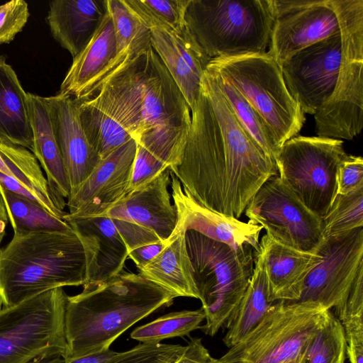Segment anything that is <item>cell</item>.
<instances>
[{
    "instance_id": "cell-1",
    "label": "cell",
    "mask_w": 363,
    "mask_h": 363,
    "mask_svg": "<svg viewBox=\"0 0 363 363\" xmlns=\"http://www.w3.org/2000/svg\"><path fill=\"white\" fill-rule=\"evenodd\" d=\"M171 292L139 273L124 270L98 284H85L78 294L67 296L63 360L110 348L137 322L170 306Z\"/></svg>"
},
{
    "instance_id": "cell-2",
    "label": "cell",
    "mask_w": 363,
    "mask_h": 363,
    "mask_svg": "<svg viewBox=\"0 0 363 363\" xmlns=\"http://www.w3.org/2000/svg\"><path fill=\"white\" fill-rule=\"evenodd\" d=\"M191 111V123L182 158L169 171L199 203L239 219L267 180L244 167L225 149L202 85Z\"/></svg>"
},
{
    "instance_id": "cell-3",
    "label": "cell",
    "mask_w": 363,
    "mask_h": 363,
    "mask_svg": "<svg viewBox=\"0 0 363 363\" xmlns=\"http://www.w3.org/2000/svg\"><path fill=\"white\" fill-rule=\"evenodd\" d=\"M86 262L72 230L13 233L0 248V304L17 305L48 291L83 286Z\"/></svg>"
},
{
    "instance_id": "cell-4",
    "label": "cell",
    "mask_w": 363,
    "mask_h": 363,
    "mask_svg": "<svg viewBox=\"0 0 363 363\" xmlns=\"http://www.w3.org/2000/svg\"><path fill=\"white\" fill-rule=\"evenodd\" d=\"M274 18V0H190L185 16L210 59L266 52Z\"/></svg>"
},
{
    "instance_id": "cell-5",
    "label": "cell",
    "mask_w": 363,
    "mask_h": 363,
    "mask_svg": "<svg viewBox=\"0 0 363 363\" xmlns=\"http://www.w3.org/2000/svg\"><path fill=\"white\" fill-rule=\"evenodd\" d=\"M188 253L206 323L214 336L235 313L252 276L257 252L250 245L232 247L194 230L186 232Z\"/></svg>"
},
{
    "instance_id": "cell-6",
    "label": "cell",
    "mask_w": 363,
    "mask_h": 363,
    "mask_svg": "<svg viewBox=\"0 0 363 363\" xmlns=\"http://www.w3.org/2000/svg\"><path fill=\"white\" fill-rule=\"evenodd\" d=\"M142 133L136 140L160 162L179 164L191 123L180 89L152 46L141 54Z\"/></svg>"
},
{
    "instance_id": "cell-7",
    "label": "cell",
    "mask_w": 363,
    "mask_h": 363,
    "mask_svg": "<svg viewBox=\"0 0 363 363\" xmlns=\"http://www.w3.org/2000/svg\"><path fill=\"white\" fill-rule=\"evenodd\" d=\"M341 35L335 89L314 114L318 137L350 140L363 127V0H332Z\"/></svg>"
},
{
    "instance_id": "cell-8",
    "label": "cell",
    "mask_w": 363,
    "mask_h": 363,
    "mask_svg": "<svg viewBox=\"0 0 363 363\" xmlns=\"http://www.w3.org/2000/svg\"><path fill=\"white\" fill-rule=\"evenodd\" d=\"M206 69L234 86L267 123L280 147L302 128L304 113L291 96L280 65L267 52L213 58Z\"/></svg>"
},
{
    "instance_id": "cell-9",
    "label": "cell",
    "mask_w": 363,
    "mask_h": 363,
    "mask_svg": "<svg viewBox=\"0 0 363 363\" xmlns=\"http://www.w3.org/2000/svg\"><path fill=\"white\" fill-rule=\"evenodd\" d=\"M67 296L57 288L13 306L0 304V363L63 358Z\"/></svg>"
},
{
    "instance_id": "cell-10",
    "label": "cell",
    "mask_w": 363,
    "mask_h": 363,
    "mask_svg": "<svg viewBox=\"0 0 363 363\" xmlns=\"http://www.w3.org/2000/svg\"><path fill=\"white\" fill-rule=\"evenodd\" d=\"M330 311L313 302H274L258 325L220 359L231 363H299Z\"/></svg>"
},
{
    "instance_id": "cell-11",
    "label": "cell",
    "mask_w": 363,
    "mask_h": 363,
    "mask_svg": "<svg viewBox=\"0 0 363 363\" xmlns=\"http://www.w3.org/2000/svg\"><path fill=\"white\" fill-rule=\"evenodd\" d=\"M347 155L342 140L297 136L282 145L274 162L285 184L322 219L337 194V169Z\"/></svg>"
},
{
    "instance_id": "cell-12",
    "label": "cell",
    "mask_w": 363,
    "mask_h": 363,
    "mask_svg": "<svg viewBox=\"0 0 363 363\" xmlns=\"http://www.w3.org/2000/svg\"><path fill=\"white\" fill-rule=\"evenodd\" d=\"M248 222L261 225L275 241L315 251L323 239L321 219L310 211L278 174L270 177L245 209Z\"/></svg>"
},
{
    "instance_id": "cell-13",
    "label": "cell",
    "mask_w": 363,
    "mask_h": 363,
    "mask_svg": "<svg viewBox=\"0 0 363 363\" xmlns=\"http://www.w3.org/2000/svg\"><path fill=\"white\" fill-rule=\"evenodd\" d=\"M320 258L306 276L295 301L313 302L330 310L339 306L363 265V229L323 238Z\"/></svg>"
},
{
    "instance_id": "cell-14",
    "label": "cell",
    "mask_w": 363,
    "mask_h": 363,
    "mask_svg": "<svg viewBox=\"0 0 363 363\" xmlns=\"http://www.w3.org/2000/svg\"><path fill=\"white\" fill-rule=\"evenodd\" d=\"M340 31L295 53L280 66L286 87L305 113L314 115L331 96L341 62Z\"/></svg>"
},
{
    "instance_id": "cell-15",
    "label": "cell",
    "mask_w": 363,
    "mask_h": 363,
    "mask_svg": "<svg viewBox=\"0 0 363 363\" xmlns=\"http://www.w3.org/2000/svg\"><path fill=\"white\" fill-rule=\"evenodd\" d=\"M267 52L280 65L298 51L340 31L332 0H274Z\"/></svg>"
},
{
    "instance_id": "cell-16",
    "label": "cell",
    "mask_w": 363,
    "mask_h": 363,
    "mask_svg": "<svg viewBox=\"0 0 363 363\" xmlns=\"http://www.w3.org/2000/svg\"><path fill=\"white\" fill-rule=\"evenodd\" d=\"M137 143L132 138L101 160L79 188L67 198L64 220L104 217L130 187Z\"/></svg>"
},
{
    "instance_id": "cell-17",
    "label": "cell",
    "mask_w": 363,
    "mask_h": 363,
    "mask_svg": "<svg viewBox=\"0 0 363 363\" xmlns=\"http://www.w3.org/2000/svg\"><path fill=\"white\" fill-rule=\"evenodd\" d=\"M46 99L68 177L70 195L79 188L101 159L82 128L77 100L59 94L46 97Z\"/></svg>"
},
{
    "instance_id": "cell-18",
    "label": "cell",
    "mask_w": 363,
    "mask_h": 363,
    "mask_svg": "<svg viewBox=\"0 0 363 363\" xmlns=\"http://www.w3.org/2000/svg\"><path fill=\"white\" fill-rule=\"evenodd\" d=\"M171 196L177 213L175 228L194 230L232 247L250 245L259 251L261 225L213 211L195 200L170 172Z\"/></svg>"
},
{
    "instance_id": "cell-19",
    "label": "cell",
    "mask_w": 363,
    "mask_h": 363,
    "mask_svg": "<svg viewBox=\"0 0 363 363\" xmlns=\"http://www.w3.org/2000/svg\"><path fill=\"white\" fill-rule=\"evenodd\" d=\"M169 169L130 191L104 217L142 225L153 231L162 241L167 240L177 223V213L169 191Z\"/></svg>"
},
{
    "instance_id": "cell-20",
    "label": "cell",
    "mask_w": 363,
    "mask_h": 363,
    "mask_svg": "<svg viewBox=\"0 0 363 363\" xmlns=\"http://www.w3.org/2000/svg\"><path fill=\"white\" fill-rule=\"evenodd\" d=\"M66 222L84 247L86 262L85 284L104 281L123 269L129 252L111 218L98 217Z\"/></svg>"
},
{
    "instance_id": "cell-21",
    "label": "cell",
    "mask_w": 363,
    "mask_h": 363,
    "mask_svg": "<svg viewBox=\"0 0 363 363\" xmlns=\"http://www.w3.org/2000/svg\"><path fill=\"white\" fill-rule=\"evenodd\" d=\"M117 55L112 19L107 12L86 47L73 58L59 94L87 99L106 79Z\"/></svg>"
},
{
    "instance_id": "cell-22",
    "label": "cell",
    "mask_w": 363,
    "mask_h": 363,
    "mask_svg": "<svg viewBox=\"0 0 363 363\" xmlns=\"http://www.w3.org/2000/svg\"><path fill=\"white\" fill-rule=\"evenodd\" d=\"M259 250L263 257L269 301H296L306 276L320 258L318 249L313 252L298 250L265 234L259 241Z\"/></svg>"
},
{
    "instance_id": "cell-23",
    "label": "cell",
    "mask_w": 363,
    "mask_h": 363,
    "mask_svg": "<svg viewBox=\"0 0 363 363\" xmlns=\"http://www.w3.org/2000/svg\"><path fill=\"white\" fill-rule=\"evenodd\" d=\"M106 0H55L50 2L47 22L53 38L75 57L101 23Z\"/></svg>"
},
{
    "instance_id": "cell-24",
    "label": "cell",
    "mask_w": 363,
    "mask_h": 363,
    "mask_svg": "<svg viewBox=\"0 0 363 363\" xmlns=\"http://www.w3.org/2000/svg\"><path fill=\"white\" fill-rule=\"evenodd\" d=\"M28 110L33 136L30 152L45 174L54 196L65 204L70 186L63 160L53 131L46 97L28 93Z\"/></svg>"
},
{
    "instance_id": "cell-25",
    "label": "cell",
    "mask_w": 363,
    "mask_h": 363,
    "mask_svg": "<svg viewBox=\"0 0 363 363\" xmlns=\"http://www.w3.org/2000/svg\"><path fill=\"white\" fill-rule=\"evenodd\" d=\"M164 250L138 273L175 297L199 298L188 253L186 231L175 228Z\"/></svg>"
},
{
    "instance_id": "cell-26",
    "label": "cell",
    "mask_w": 363,
    "mask_h": 363,
    "mask_svg": "<svg viewBox=\"0 0 363 363\" xmlns=\"http://www.w3.org/2000/svg\"><path fill=\"white\" fill-rule=\"evenodd\" d=\"M0 143L30 151L33 145L28 93L4 55H0Z\"/></svg>"
},
{
    "instance_id": "cell-27",
    "label": "cell",
    "mask_w": 363,
    "mask_h": 363,
    "mask_svg": "<svg viewBox=\"0 0 363 363\" xmlns=\"http://www.w3.org/2000/svg\"><path fill=\"white\" fill-rule=\"evenodd\" d=\"M272 303L269 301L263 257L259 250L247 289L225 325L228 331L223 340L225 346L230 348L243 339L262 320Z\"/></svg>"
},
{
    "instance_id": "cell-28",
    "label": "cell",
    "mask_w": 363,
    "mask_h": 363,
    "mask_svg": "<svg viewBox=\"0 0 363 363\" xmlns=\"http://www.w3.org/2000/svg\"><path fill=\"white\" fill-rule=\"evenodd\" d=\"M77 101L82 128L101 160L133 138L99 96Z\"/></svg>"
},
{
    "instance_id": "cell-29",
    "label": "cell",
    "mask_w": 363,
    "mask_h": 363,
    "mask_svg": "<svg viewBox=\"0 0 363 363\" xmlns=\"http://www.w3.org/2000/svg\"><path fill=\"white\" fill-rule=\"evenodd\" d=\"M106 3L113 21L117 48L116 57L106 79L121 65L152 45L150 30L130 10L125 0H106Z\"/></svg>"
},
{
    "instance_id": "cell-30",
    "label": "cell",
    "mask_w": 363,
    "mask_h": 363,
    "mask_svg": "<svg viewBox=\"0 0 363 363\" xmlns=\"http://www.w3.org/2000/svg\"><path fill=\"white\" fill-rule=\"evenodd\" d=\"M0 194L13 233L72 230L65 220L52 216L30 199L1 186Z\"/></svg>"
},
{
    "instance_id": "cell-31",
    "label": "cell",
    "mask_w": 363,
    "mask_h": 363,
    "mask_svg": "<svg viewBox=\"0 0 363 363\" xmlns=\"http://www.w3.org/2000/svg\"><path fill=\"white\" fill-rule=\"evenodd\" d=\"M206 70L215 78L235 116L245 130L274 161L281 147L267 123L233 84L216 72L207 69Z\"/></svg>"
},
{
    "instance_id": "cell-32",
    "label": "cell",
    "mask_w": 363,
    "mask_h": 363,
    "mask_svg": "<svg viewBox=\"0 0 363 363\" xmlns=\"http://www.w3.org/2000/svg\"><path fill=\"white\" fill-rule=\"evenodd\" d=\"M150 41L152 49L166 67L191 111L200 94L202 78L189 67L166 31L150 29Z\"/></svg>"
},
{
    "instance_id": "cell-33",
    "label": "cell",
    "mask_w": 363,
    "mask_h": 363,
    "mask_svg": "<svg viewBox=\"0 0 363 363\" xmlns=\"http://www.w3.org/2000/svg\"><path fill=\"white\" fill-rule=\"evenodd\" d=\"M205 317L201 307L172 312L136 328L130 337L141 343H160L164 339L184 337L199 328Z\"/></svg>"
},
{
    "instance_id": "cell-34",
    "label": "cell",
    "mask_w": 363,
    "mask_h": 363,
    "mask_svg": "<svg viewBox=\"0 0 363 363\" xmlns=\"http://www.w3.org/2000/svg\"><path fill=\"white\" fill-rule=\"evenodd\" d=\"M135 16L150 30L179 32L186 27L190 0H125Z\"/></svg>"
},
{
    "instance_id": "cell-35",
    "label": "cell",
    "mask_w": 363,
    "mask_h": 363,
    "mask_svg": "<svg viewBox=\"0 0 363 363\" xmlns=\"http://www.w3.org/2000/svg\"><path fill=\"white\" fill-rule=\"evenodd\" d=\"M346 357L343 328L330 311L325 323L310 340L299 363H345Z\"/></svg>"
},
{
    "instance_id": "cell-36",
    "label": "cell",
    "mask_w": 363,
    "mask_h": 363,
    "mask_svg": "<svg viewBox=\"0 0 363 363\" xmlns=\"http://www.w3.org/2000/svg\"><path fill=\"white\" fill-rule=\"evenodd\" d=\"M321 222L323 238L362 228L363 187L346 194H337Z\"/></svg>"
},
{
    "instance_id": "cell-37",
    "label": "cell",
    "mask_w": 363,
    "mask_h": 363,
    "mask_svg": "<svg viewBox=\"0 0 363 363\" xmlns=\"http://www.w3.org/2000/svg\"><path fill=\"white\" fill-rule=\"evenodd\" d=\"M186 346L162 343H140L117 354L108 363H174Z\"/></svg>"
},
{
    "instance_id": "cell-38",
    "label": "cell",
    "mask_w": 363,
    "mask_h": 363,
    "mask_svg": "<svg viewBox=\"0 0 363 363\" xmlns=\"http://www.w3.org/2000/svg\"><path fill=\"white\" fill-rule=\"evenodd\" d=\"M30 16L23 0H12L0 5V45L9 43L20 33Z\"/></svg>"
},
{
    "instance_id": "cell-39",
    "label": "cell",
    "mask_w": 363,
    "mask_h": 363,
    "mask_svg": "<svg viewBox=\"0 0 363 363\" xmlns=\"http://www.w3.org/2000/svg\"><path fill=\"white\" fill-rule=\"evenodd\" d=\"M166 31V30H164ZM189 67L202 78L210 59L199 46L187 26L179 32L166 31Z\"/></svg>"
},
{
    "instance_id": "cell-40",
    "label": "cell",
    "mask_w": 363,
    "mask_h": 363,
    "mask_svg": "<svg viewBox=\"0 0 363 363\" xmlns=\"http://www.w3.org/2000/svg\"><path fill=\"white\" fill-rule=\"evenodd\" d=\"M337 194H346L363 187V159L347 155L341 161L337 174Z\"/></svg>"
},
{
    "instance_id": "cell-41",
    "label": "cell",
    "mask_w": 363,
    "mask_h": 363,
    "mask_svg": "<svg viewBox=\"0 0 363 363\" xmlns=\"http://www.w3.org/2000/svg\"><path fill=\"white\" fill-rule=\"evenodd\" d=\"M129 253L135 249L162 241L152 230L128 221L113 219Z\"/></svg>"
},
{
    "instance_id": "cell-42",
    "label": "cell",
    "mask_w": 363,
    "mask_h": 363,
    "mask_svg": "<svg viewBox=\"0 0 363 363\" xmlns=\"http://www.w3.org/2000/svg\"><path fill=\"white\" fill-rule=\"evenodd\" d=\"M214 359L201 339L194 337L186 345L184 352L174 363H211Z\"/></svg>"
},
{
    "instance_id": "cell-43",
    "label": "cell",
    "mask_w": 363,
    "mask_h": 363,
    "mask_svg": "<svg viewBox=\"0 0 363 363\" xmlns=\"http://www.w3.org/2000/svg\"><path fill=\"white\" fill-rule=\"evenodd\" d=\"M168 242L169 240L138 247L131 251L128 257L133 261L137 269H140L159 255Z\"/></svg>"
},
{
    "instance_id": "cell-44",
    "label": "cell",
    "mask_w": 363,
    "mask_h": 363,
    "mask_svg": "<svg viewBox=\"0 0 363 363\" xmlns=\"http://www.w3.org/2000/svg\"><path fill=\"white\" fill-rule=\"evenodd\" d=\"M116 354L109 348L69 360L62 359V363H108Z\"/></svg>"
},
{
    "instance_id": "cell-45",
    "label": "cell",
    "mask_w": 363,
    "mask_h": 363,
    "mask_svg": "<svg viewBox=\"0 0 363 363\" xmlns=\"http://www.w3.org/2000/svg\"><path fill=\"white\" fill-rule=\"evenodd\" d=\"M9 223L7 212L0 194V248L1 244L6 235V228Z\"/></svg>"
},
{
    "instance_id": "cell-46",
    "label": "cell",
    "mask_w": 363,
    "mask_h": 363,
    "mask_svg": "<svg viewBox=\"0 0 363 363\" xmlns=\"http://www.w3.org/2000/svg\"><path fill=\"white\" fill-rule=\"evenodd\" d=\"M211 363H231L228 362L223 361L222 359H215Z\"/></svg>"
}]
</instances>
